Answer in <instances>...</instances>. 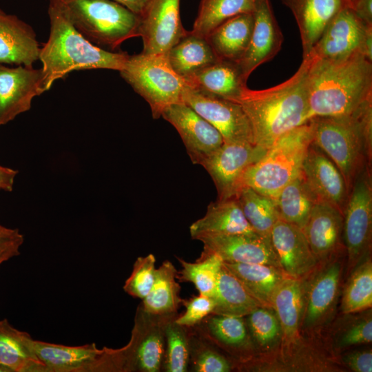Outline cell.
<instances>
[{
    "label": "cell",
    "instance_id": "1",
    "mask_svg": "<svg viewBox=\"0 0 372 372\" xmlns=\"http://www.w3.org/2000/svg\"><path fill=\"white\" fill-rule=\"evenodd\" d=\"M309 56L293 76L264 90L245 87L237 100L246 114L255 145L267 150L280 136L306 123L310 114L307 88Z\"/></svg>",
    "mask_w": 372,
    "mask_h": 372
},
{
    "label": "cell",
    "instance_id": "2",
    "mask_svg": "<svg viewBox=\"0 0 372 372\" xmlns=\"http://www.w3.org/2000/svg\"><path fill=\"white\" fill-rule=\"evenodd\" d=\"M307 76L311 117L347 115L372 101V62L356 53L341 61L311 53Z\"/></svg>",
    "mask_w": 372,
    "mask_h": 372
},
{
    "label": "cell",
    "instance_id": "3",
    "mask_svg": "<svg viewBox=\"0 0 372 372\" xmlns=\"http://www.w3.org/2000/svg\"><path fill=\"white\" fill-rule=\"evenodd\" d=\"M48 1L50 34L41 48L39 59L45 91L72 71L107 69L119 72L123 68L129 54L94 45L76 30L54 1Z\"/></svg>",
    "mask_w": 372,
    "mask_h": 372
},
{
    "label": "cell",
    "instance_id": "4",
    "mask_svg": "<svg viewBox=\"0 0 372 372\" xmlns=\"http://www.w3.org/2000/svg\"><path fill=\"white\" fill-rule=\"evenodd\" d=\"M309 121L313 143L338 167L349 193L358 174L371 166L372 101L347 115L316 116Z\"/></svg>",
    "mask_w": 372,
    "mask_h": 372
},
{
    "label": "cell",
    "instance_id": "5",
    "mask_svg": "<svg viewBox=\"0 0 372 372\" xmlns=\"http://www.w3.org/2000/svg\"><path fill=\"white\" fill-rule=\"evenodd\" d=\"M312 139L309 121L280 136L258 161L248 167L242 177V187L274 199L301 174Z\"/></svg>",
    "mask_w": 372,
    "mask_h": 372
},
{
    "label": "cell",
    "instance_id": "6",
    "mask_svg": "<svg viewBox=\"0 0 372 372\" xmlns=\"http://www.w3.org/2000/svg\"><path fill=\"white\" fill-rule=\"evenodd\" d=\"M90 42L112 50L138 36L140 17L112 0H52ZM101 48V47H100Z\"/></svg>",
    "mask_w": 372,
    "mask_h": 372
},
{
    "label": "cell",
    "instance_id": "7",
    "mask_svg": "<svg viewBox=\"0 0 372 372\" xmlns=\"http://www.w3.org/2000/svg\"><path fill=\"white\" fill-rule=\"evenodd\" d=\"M121 77L149 105L154 118L161 117L169 105L182 102V94L189 85L177 74L166 54L129 55L119 71Z\"/></svg>",
    "mask_w": 372,
    "mask_h": 372
},
{
    "label": "cell",
    "instance_id": "8",
    "mask_svg": "<svg viewBox=\"0 0 372 372\" xmlns=\"http://www.w3.org/2000/svg\"><path fill=\"white\" fill-rule=\"evenodd\" d=\"M371 233V170L366 166L355 178L343 213V237L351 267L369 250Z\"/></svg>",
    "mask_w": 372,
    "mask_h": 372
},
{
    "label": "cell",
    "instance_id": "9",
    "mask_svg": "<svg viewBox=\"0 0 372 372\" xmlns=\"http://www.w3.org/2000/svg\"><path fill=\"white\" fill-rule=\"evenodd\" d=\"M182 102L212 125L225 143L255 145L251 124L240 104L189 85L183 92Z\"/></svg>",
    "mask_w": 372,
    "mask_h": 372
},
{
    "label": "cell",
    "instance_id": "10",
    "mask_svg": "<svg viewBox=\"0 0 372 372\" xmlns=\"http://www.w3.org/2000/svg\"><path fill=\"white\" fill-rule=\"evenodd\" d=\"M35 355L46 372L117 371L115 350L98 349L94 343L66 346L30 339Z\"/></svg>",
    "mask_w": 372,
    "mask_h": 372
},
{
    "label": "cell",
    "instance_id": "11",
    "mask_svg": "<svg viewBox=\"0 0 372 372\" xmlns=\"http://www.w3.org/2000/svg\"><path fill=\"white\" fill-rule=\"evenodd\" d=\"M265 150L248 143H225L201 163L216 186L218 200L234 198L242 187L243 175Z\"/></svg>",
    "mask_w": 372,
    "mask_h": 372
},
{
    "label": "cell",
    "instance_id": "12",
    "mask_svg": "<svg viewBox=\"0 0 372 372\" xmlns=\"http://www.w3.org/2000/svg\"><path fill=\"white\" fill-rule=\"evenodd\" d=\"M371 30L372 25L346 5L329 23L310 53L318 59L331 61L362 54L364 41Z\"/></svg>",
    "mask_w": 372,
    "mask_h": 372
},
{
    "label": "cell",
    "instance_id": "13",
    "mask_svg": "<svg viewBox=\"0 0 372 372\" xmlns=\"http://www.w3.org/2000/svg\"><path fill=\"white\" fill-rule=\"evenodd\" d=\"M187 32L180 19V0H151L140 16L143 53L166 54Z\"/></svg>",
    "mask_w": 372,
    "mask_h": 372
},
{
    "label": "cell",
    "instance_id": "14",
    "mask_svg": "<svg viewBox=\"0 0 372 372\" xmlns=\"http://www.w3.org/2000/svg\"><path fill=\"white\" fill-rule=\"evenodd\" d=\"M161 117L177 130L194 164L200 165L224 143L220 133L183 102L167 107Z\"/></svg>",
    "mask_w": 372,
    "mask_h": 372
},
{
    "label": "cell",
    "instance_id": "15",
    "mask_svg": "<svg viewBox=\"0 0 372 372\" xmlns=\"http://www.w3.org/2000/svg\"><path fill=\"white\" fill-rule=\"evenodd\" d=\"M44 92L41 68L0 64V127L28 111Z\"/></svg>",
    "mask_w": 372,
    "mask_h": 372
},
{
    "label": "cell",
    "instance_id": "16",
    "mask_svg": "<svg viewBox=\"0 0 372 372\" xmlns=\"http://www.w3.org/2000/svg\"><path fill=\"white\" fill-rule=\"evenodd\" d=\"M302 174L316 203L328 204L343 214L349 196L344 177L335 164L313 141L307 152Z\"/></svg>",
    "mask_w": 372,
    "mask_h": 372
},
{
    "label": "cell",
    "instance_id": "17",
    "mask_svg": "<svg viewBox=\"0 0 372 372\" xmlns=\"http://www.w3.org/2000/svg\"><path fill=\"white\" fill-rule=\"evenodd\" d=\"M204 250L218 255L223 262L263 264L280 269L271 238L258 234H206L198 236Z\"/></svg>",
    "mask_w": 372,
    "mask_h": 372
},
{
    "label": "cell",
    "instance_id": "18",
    "mask_svg": "<svg viewBox=\"0 0 372 372\" xmlns=\"http://www.w3.org/2000/svg\"><path fill=\"white\" fill-rule=\"evenodd\" d=\"M254 6L251 40L245 54L238 63L246 80L258 66L277 55L284 40L270 0H257Z\"/></svg>",
    "mask_w": 372,
    "mask_h": 372
},
{
    "label": "cell",
    "instance_id": "19",
    "mask_svg": "<svg viewBox=\"0 0 372 372\" xmlns=\"http://www.w3.org/2000/svg\"><path fill=\"white\" fill-rule=\"evenodd\" d=\"M271 241L285 276L300 278L318 262L303 231L278 219L271 231Z\"/></svg>",
    "mask_w": 372,
    "mask_h": 372
},
{
    "label": "cell",
    "instance_id": "20",
    "mask_svg": "<svg viewBox=\"0 0 372 372\" xmlns=\"http://www.w3.org/2000/svg\"><path fill=\"white\" fill-rule=\"evenodd\" d=\"M40 50L33 28L0 8V64L32 67Z\"/></svg>",
    "mask_w": 372,
    "mask_h": 372
},
{
    "label": "cell",
    "instance_id": "21",
    "mask_svg": "<svg viewBox=\"0 0 372 372\" xmlns=\"http://www.w3.org/2000/svg\"><path fill=\"white\" fill-rule=\"evenodd\" d=\"M292 12L298 27L306 57L322 33L338 14L347 4V0H281Z\"/></svg>",
    "mask_w": 372,
    "mask_h": 372
},
{
    "label": "cell",
    "instance_id": "22",
    "mask_svg": "<svg viewBox=\"0 0 372 372\" xmlns=\"http://www.w3.org/2000/svg\"><path fill=\"white\" fill-rule=\"evenodd\" d=\"M302 230L317 262L324 260L341 245L343 214L328 204L316 203Z\"/></svg>",
    "mask_w": 372,
    "mask_h": 372
},
{
    "label": "cell",
    "instance_id": "23",
    "mask_svg": "<svg viewBox=\"0 0 372 372\" xmlns=\"http://www.w3.org/2000/svg\"><path fill=\"white\" fill-rule=\"evenodd\" d=\"M165 327H153L147 332L137 319L130 343L118 349L121 371L157 372L164 355Z\"/></svg>",
    "mask_w": 372,
    "mask_h": 372
},
{
    "label": "cell",
    "instance_id": "24",
    "mask_svg": "<svg viewBox=\"0 0 372 372\" xmlns=\"http://www.w3.org/2000/svg\"><path fill=\"white\" fill-rule=\"evenodd\" d=\"M189 232L194 239L206 234H257L245 218L235 197L211 203L205 216L190 225Z\"/></svg>",
    "mask_w": 372,
    "mask_h": 372
},
{
    "label": "cell",
    "instance_id": "25",
    "mask_svg": "<svg viewBox=\"0 0 372 372\" xmlns=\"http://www.w3.org/2000/svg\"><path fill=\"white\" fill-rule=\"evenodd\" d=\"M247 81L238 63L221 59L187 80L192 87L235 103Z\"/></svg>",
    "mask_w": 372,
    "mask_h": 372
},
{
    "label": "cell",
    "instance_id": "26",
    "mask_svg": "<svg viewBox=\"0 0 372 372\" xmlns=\"http://www.w3.org/2000/svg\"><path fill=\"white\" fill-rule=\"evenodd\" d=\"M254 14L236 15L215 28L206 37L219 59L238 63L245 54L252 34Z\"/></svg>",
    "mask_w": 372,
    "mask_h": 372
},
{
    "label": "cell",
    "instance_id": "27",
    "mask_svg": "<svg viewBox=\"0 0 372 372\" xmlns=\"http://www.w3.org/2000/svg\"><path fill=\"white\" fill-rule=\"evenodd\" d=\"M271 307L279 320L284 340L292 342L298 336L304 308V292L298 278L284 277L271 296Z\"/></svg>",
    "mask_w": 372,
    "mask_h": 372
},
{
    "label": "cell",
    "instance_id": "28",
    "mask_svg": "<svg viewBox=\"0 0 372 372\" xmlns=\"http://www.w3.org/2000/svg\"><path fill=\"white\" fill-rule=\"evenodd\" d=\"M340 273V264L334 261L320 269L311 280L304 294L303 316L307 327L318 324L330 311L338 293Z\"/></svg>",
    "mask_w": 372,
    "mask_h": 372
},
{
    "label": "cell",
    "instance_id": "29",
    "mask_svg": "<svg viewBox=\"0 0 372 372\" xmlns=\"http://www.w3.org/2000/svg\"><path fill=\"white\" fill-rule=\"evenodd\" d=\"M30 338L6 319L0 320V363L11 372H46L30 346Z\"/></svg>",
    "mask_w": 372,
    "mask_h": 372
},
{
    "label": "cell",
    "instance_id": "30",
    "mask_svg": "<svg viewBox=\"0 0 372 372\" xmlns=\"http://www.w3.org/2000/svg\"><path fill=\"white\" fill-rule=\"evenodd\" d=\"M174 72L187 80L219 60L206 38L190 31L166 53Z\"/></svg>",
    "mask_w": 372,
    "mask_h": 372
},
{
    "label": "cell",
    "instance_id": "31",
    "mask_svg": "<svg viewBox=\"0 0 372 372\" xmlns=\"http://www.w3.org/2000/svg\"><path fill=\"white\" fill-rule=\"evenodd\" d=\"M250 295L262 306L271 307V298L285 276L280 269L263 264L223 262Z\"/></svg>",
    "mask_w": 372,
    "mask_h": 372
},
{
    "label": "cell",
    "instance_id": "32",
    "mask_svg": "<svg viewBox=\"0 0 372 372\" xmlns=\"http://www.w3.org/2000/svg\"><path fill=\"white\" fill-rule=\"evenodd\" d=\"M216 315L244 316L262 306L223 264L213 296Z\"/></svg>",
    "mask_w": 372,
    "mask_h": 372
},
{
    "label": "cell",
    "instance_id": "33",
    "mask_svg": "<svg viewBox=\"0 0 372 372\" xmlns=\"http://www.w3.org/2000/svg\"><path fill=\"white\" fill-rule=\"evenodd\" d=\"M176 270L166 260L156 269L154 284L143 299V311L149 316H159L176 311L180 302V285L176 280Z\"/></svg>",
    "mask_w": 372,
    "mask_h": 372
},
{
    "label": "cell",
    "instance_id": "34",
    "mask_svg": "<svg viewBox=\"0 0 372 372\" xmlns=\"http://www.w3.org/2000/svg\"><path fill=\"white\" fill-rule=\"evenodd\" d=\"M279 219L304 227L316 200L301 174L284 187L273 199Z\"/></svg>",
    "mask_w": 372,
    "mask_h": 372
},
{
    "label": "cell",
    "instance_id": "35",
    "mask_svg": "<svg viewBox=\"0 0 372 372\" xmlns=\"http://www.w3.org/2000/svg\"><path fill=\"white\" fill-rule=\"evenodd\" d=\"M254 8L252 0H201L190 32L206 38L227 20L240 14L254 12Z\"/></svg>",
    "mask_w": 372,
    "mask_h": 372
},
{
    "label": "cell",
    "instance_id": "36",
    "mask_svg": "<svg viewBox=\"0 0 372 372\" xmlns=\"http://www.w3.org/2000/svg\"><path fill=\"white\" fill-rule=\"evenodd\" d=\"M254 231L271 238V231L279 219L273 199L243 186L235 196Z\"/></svg>",
    "mask_w": 372,
    "mask_h": 372
},
{
    "label": "cell",
    "instance_id": "37",
    "mask_svg": "<svg viewBox=\"0 0 372 372\" xmlns=\"http://www.w3.org/2000/svg\"><path fill=\"white\" fill-rule=\"evenodd\" d=\"M182 265L178 279L192 282L199 294L213 297L223 260L217 254L203 250L200 258L189 262L178 258Z\"/></svg>",
    "mask_w": 372,
    "mask_h": 372
},
{
    "label": "cell",
    "instance_id": "38",
    "mask_svg": "<svg viewBox=\"0 0 372 372\" xmlns=\"http://www.w3.org/2000/svg\"><path fill=\"white\" fill-rule=\"evenodd\" d=\"M372 306V263L367 258L357 266L344 291L342 309L344 313L358 312Z\"/></svg>",
    "mask_w": 372,
    "mask_h": 372
},
{
    "label": "cell",
    "instance_id": "39",
    "mask_svg": "<svg viewBox=\"0 0 372 372\" xmlns=\"http://www.w3.org/2000/svg\"><path fill=\"white\" fill-rule=\"evenodd\" d=\"M167 342L165 369L167 372H185L187 370L189 347L183 327L174 321L165 325Z\"/></svg>",
    "mask_w": 372,
    "mask_h": 372
},
{
    "label": "cell",
    "instance_id": "40",
    "mask_svg": "<svg viewBox=\"0 0 372 372\" xmlns=\"http://www.w3.org/2000/svg\"><path fill=\"white\" fill-rule=\"evenodd\" d=\"M248 316L250 331L260 346L269 348L282 336L279 320L271 307L260 306Z\"/></svg>",
    "mask_w": 372,
    "mask_h": 372
},
{
    "label": "cell",
    "instance_id": "41",
    "mask_svg": "<svg viewBox=\"0 0 372 372\" xmlns=\"http://www.w3.org/2000/svg\"><path fill=\"white\" fill-rule=\"evenodd\" d=\"M156 259L153 254L138 257L132 271L123 285L124 291L132 297L143 299L149 292L155 279Z\"/></svg>",
    "mask_w": 372,
    "mask_h": 372
},
{
    "label": "cell",
    "instance_id": "42",
    "mask_svg": "<svg viewBox=\"0 0 372 372\" xmlns=\"http://www.w3.org/2000/svg\"><path fill=\"white\" fill-rule=\"evenodd\" d=\"M208 328L216 338L228 345H241L247 340V329L241 316L215 314L209 319Z\"/></svg>",
    "mask_w": 372,
    "mask_h": 372
},
{
    "label": "cell",
    "instance_id": "43",
    "mask_svg": "<svg viewBox=\"0 0 372 372\" xmlns=\"http://www.w3.org/2000/svg\"><path fill=\"white\" fill-rule=\"evenodd\" d=\"M185 311L174 322L183 327H189L199 323L209 313H212L215 302L212 297L199 294L185 302Z\"/></svg>",
    "mask_w": 372,
    "mask_h": 372
},
{
    "label": "cell",
    "instance_id": "44",
    "mask_svg": "<svg viewBox=\"0 0 372 372\" xmlns=\"http://www.w3.org/2000/svg\"><path fill=\"white\" fill-rule=\"evenodd\" d=\"M24 238L18 229L8 228L0 224V265L20 254Z\"/></svg>",
    "mask_w": 372,
    "mask_h": 372
},
{
    "label": "cell",
    "instance_id": "45",
    "mask_svg": "<svg viewBox=\"0 0 372 372\" xmlns=\"http://www.w3.org/2000/svg\"><path fill=\"white\" fill-rule=\"evenodd\" d=\"M372 341V320L364 318L347 330L340 340L342 346L370 343Z\"/></svg>",
    "mask_w": 372,
    "mask_h": 372
},
{
    "label": "cell",
    "instance_id": "46",
    "mask_svg": "<svg viewBox=\"0 0 372 372\" xmlns=\"http://www.w3.org/2000/svg\"><path fill=\"white\" fill-rule=\"evenodd\" d=\"M194 369L198 372H228L231 370L229 362L218 353L206 349L198 355Z\"/></svg>",
    "mask_w": 372,
    "mask_h": 372
},
{
    "label": "cell",
    "instance_id": "47",
    "mask_svg": "<svg viewBox=\"0 0 372 372\" xmlns=\"http://www.w3.org/2000/svg\"><path fill=\"white\" fill-rule=\"evenodd\" d=\"M343 362L355 372L372 371L371 350H362L351 352L342 358Z\"/></svg>",
    "mask_w": 372,
    "mask_h": 372
},
{
    "label": "cell",
    "instance_id": "48",
    "mask_svg": "<svg viewBox=\"0 0 372 372\" xmlns=\"http://www.w3.org/2000/svg\"><path fill=\"white\" fill-rule=\"evenodd\" d=\"M349 6L366 23L372 25V0H352Z\"/></svg>",
    "mask_w": 372,
    "mask_h": 372
},
{
    "label": "cell",
    "instance_id": "49",
    "mask_svg": "<svg viewBox=\"0 0 372 372\" xmlns=\"http://www.w3.org/2000/svg\"><path fill=\"white\" fill-rule=\"evenodd\" d=\"M18 171L0 165V190L12 192Z\"/></svg>",
    "mask_w": 372,
    "mask_h": 372
},
{
    "label": "cell",
    "instance_id": "50",
    "mask_svg": "<svg viewBox=\"0 0 372 372\" xmlns=\"http://www.w3.org/2000/svg\"><path fill=\"white\" fill-rule=\"evenodd\" d=\"M125 6L139 17L144 12L151 0H112Z\"/></svg>",
    "mask_w": 372,
    "mask_h": 372
},
{
    "label": "cell",
    "instance_id": "51",
    "mask_svg": "<svg viewBox=\"0 0 372 372\" xmlns=\"http://www.w3.org/2000/svg\"><path fill=\"white\" fill-rule=\"evenodd\" d=\"M351 1H352V0H347V4L349 5V3H350Z\"/></svg>",
    "mask_w": 372,
    "mask_h": 372
},
{
    "label": "cell",
    "instance_id": "52",
    "mask_svg": "<svg viewBox=\"0 0 372 372\" xmlns=\"http://www.w3.org/2000/svg\"><path fill=\"white\" fill-rule=\"evenodd\" d=\"M257 0H252V1L254 3L255 1H256Z\"/></svg>",
    "mask_w": 372,
    "mask_h": 372
},
{
    "label": "cell",
    "instance_id": "53",
    "mask_svg": "<svg viewBox=\"0 0 372 372\" xmlns=\"http://www.w3.org/2000/svg\"><path fill=\"white\" fill-rule=\"evenodd\" d=\"M1 364V363H0Z\"/></svg>",
    "mask_w": 372,
    "mask_h": 372
}]
</instances>
